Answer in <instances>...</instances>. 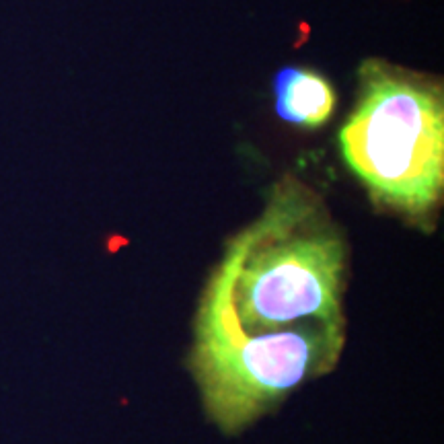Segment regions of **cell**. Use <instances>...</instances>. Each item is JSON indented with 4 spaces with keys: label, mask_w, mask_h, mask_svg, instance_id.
<instances>
[{
    "label": "cell",
    "mask_w": 444,
    "mask_h": 444,
    "mask_svg": "<svg viewBox=\"0 0 444 444\" xmlns=\"http://www.w3.org/2000/svg\"><path fill=\"white\" fill-rule=\"evenodd\" d=\"M345 243L323 202L286 177L257 221L228 243L208 290L243 331L265 333L303 323L345 325Z\"/></svg>",
    "instance_id": "1"
},
{
    "label": "cell",
    "mask_w": 444,
    "mask_h": 444,
    "mask_svg": "<svg viewBox=\"0 0 444 444\" xmlns=\"http://www.w3.org/2000/svg\"><path fill=\"white\" fill-rule=\"evenodd\" d=\"M343 345L345 325L243 331L228 306L206 288L189 368L210 422L224 434H239L274 411L294 389L331 372Z\"/></svg>",
    "instance_id": "2"
},
{
    "label": "cell",
    "mask_w": 444,
    "mask_h": 444,
    "mask_svg": "<svg viewBox=\"0 0 444 444\" xmlns=\"http://www.w3.org/2000/svg\"><path fill=\"white\" fill-rule=\"evenodd\" d=\"M340 148L377 202L409 214L430 212L444 185L440 95L368 62L360 99L340 132Z\"/></svg>",
    "instance_id": "3"
},
{
    "label": "cell",
    "mask_w": 444,
    "mask_h": 444,
    "mask_svg": "<svg viewBox=\"0 0 444 444\" xmlns=\"http://www.w3.org/2000/svg\"><path fill=\"white\" fill-rule=\"evenodd\" d=\"M274 91L276 113L284 121L304 128L323 126L335 107L333 87L313 70L286 66L274 79Z\"/></svg>",
    "instance_id": "4"
}]
</instances>
